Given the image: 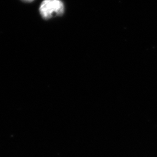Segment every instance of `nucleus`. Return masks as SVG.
Returning a JSON list of instances; mask_svg holds the SVG:
<instances>
[{"instance_id": "obj_1", "label": "nucleus", "mask_w": 157, "mask_h": 157, "mask_svg": "<svg viewBox=\"0 0 157 157\" xmlns=\"http://www.w3.org/2000/svg\"><path fill=\"white\" fill-rule=\"evenodd\" d=\"M63 11V4L60 0H44L40 7V14L45 19L54 15H61Z\"/></svg>"}, {"instance_id": "obj_2", "label": "nucleus", "mask_w": 157, "mask_h": 157, "mask_svg": "<svg viewBox=\"0 0 157 157\" xmlns=\"http://www.w3.org/2000/svg\"><path fill=\"white\" fill-rule=\"evenodd\" d=\"M23 1H25V2H30L33 1L34 0H23Z\"/></svg>"}]
</instances>
